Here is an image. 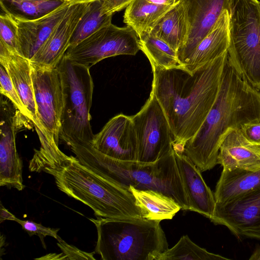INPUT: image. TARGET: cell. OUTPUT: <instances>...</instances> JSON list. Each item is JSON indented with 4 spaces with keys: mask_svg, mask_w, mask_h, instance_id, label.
Listing matches in <instances>:
<instances>
[{
    "mask_svg": "<svg viewBox=\"0 0 260 260\" xmlns=\"http://www.w3.org/2000/svg\"><path fill=\"white\" fill-rule=\"evenodd\" d=\"M228 53L191 75L184 69L151 66V90L162 108L174 138V149L183 153L187 142L199 131L219 90Z\"/></svg>",
    "mask_w": 260,
    "mask_h": 260,
    "instance_id": "1",
    "label": "cell"
},
{
    "mask_svg": "<svg viewBox=\"0 0 260 260\" xmlns=\"http://www.w3.org/2000/svg\"><path fill=\"white\" fill-rule=\"evenodd\" d=\"M243 80L228 60L216 99L197 133L184 146L185 154L201 172L217 165L220 144L230 129L260 122V92Z\"/></svg>",
    "mask_w": 260,
    "mask_h": 260,
    "instance_id": "2",
    "label": "cell"
},
{
    "mask_svg": "<svg viewBox=\"0 0 260 260\" xmlns=\"http://www.w3.org/2000/svg\"><path fill=\"white\" fill-rule=\"evenodd\" d=\"M80 163L103 178L127 187L161 192L189 210L187 196L178 168L174 149L152 163L123 161L110 157L92 144L68 146Z\"/></svg>",
    "mask_w": 260,
    "mask_h": 260,
    "instance_id": "3",
    "label": "cell"
},
{
    "mask_svg": "<svg viewBox=\"0 0 260 260\" xmlns=\"http://www.w3.org/2000/svg\"><path fill=\"white\" fill-rule=\"evenodd\" d=\"M43 172L52 175L57 188L90 208L96 217L141 218V210L127 187L103 178L75 156Z\"/></svg>",
    "mask_w": 260,
    "mask_h": 260,
    "instance_id": "4",
    "label": "cell"
},
{
    "mask_svg": "<svg viewBox=\"0 0 260 260\" xmlns=\"http://www.w3.org/2000/svg\"><path fill=\"white\" fill-rule=\"evenodd\" d=\"M97 231L94 252L102 260H156L168 243L160 221L141 218H90Z\"/></svg>",
    "mask_w": 260,
    "mask_h": 260,
    "instance_id": "5",
    "label": "cell"
},
{
    "mask_svg": "<svg viewBox=\"0 0 260 260\" xmlns=\"http://www.w3.org/2000/svg\"><path fill=\"white\" fill-rule=\"evenodd\" d=\"M61 81L62 109L60 138L67 145L92 144L90 125L93 82L90 68L64 56L56 66Z\"/></svg>",
    "mask_w": 260,
    "mask_h": 260,
    "instance_id": "6",
    "label": "cell"
},
{
    "mask_svg": "<svg viewBox=\"0 0 260 260\" xmlns=\"http://www.w3.org/2000/svg\"><path fill=\"white\" fill-rule=\"evenodd\" d=\"M228 53L239 75L260 90L259 0H232Z\"/></svg>",
    "mask_w": 260,
    "mask_h": 260,
    "instance_id": "7",
    "label": "cell"
},
{
    "mask_svg": "<svg viewBox=\"0 0 260 260\" xmlns=\"http://www.w3.org/2000/svg\"><path fill=\"white\" fill-rule=\"evenodd\" d=\"M140 50L139 38L131 27H118L111 23L69 47L64 56L74 63L90 68L106 58L135 55Z\"/></svg>",
    "mask_w": 260,
    "mask_h": 260,
    "instance_id": "8",
    "label": "cell"
},
{
    "mask_svg": "<svg viewBox=\"0 0 260 260\" xmlns=\"http://www.w3.org/2000/svg\"><path fill=\"white\" fill-rule=\"evenodd\" d=\"M137 139V161L152 163L174 150V138L162 108L153 93L132 116Z\"/></svg>",
    "mask_w": 260,
    "mask_h": 260,
    "instance_id": "9",
    "label": "cell"
},
{
    "mask_svg": "<svg viewBox=\"0 0 260 260\" xmlns=\"http://www.w3.org/2000/svg\"><path fill=\"white\" fill-rule=\"evenodd\" d=\"M0 102V186L19 191L25 188L22 179V161L16 148L17 133L26 127L27 121L7 98Z\"/></svg>",
    "mask_w": 260,
    "mask_h": 260,
    "instance_id": "10",
    "label": "cell"
},
{
    "mask_svg": "<svg viewBox=\"0 0 260 260\" xmlns=\"http://www.w3.org/2000/svg\"><path fill=\"white\" fill-rule=\"evenodd\" d=\"M31 63V75L37 115L47 134L58 144L62 109L61 81L57 68Z\"/></svg>",
    "mask_w": 260,
    "mask_h": 260,
    "instance_id": "11",
    "label": "cell"
},
{
    "mask_svg": "<svg viewBox=\"0 0 260 260\" xmlns=\"http://www.w3.org/2000/svg\"><path fill=\"white\" fill-rule=\"evenodd\" d=\"M215 224L227 227L237 237L260 240V188L223 204H216Z\"/></svg>",
    "mask_w": 260,
    "mask_h": 260,
    "instance_id": "12",
    "label": "cell"
},
{
    "mask_svg": "<svg viewBox=\"0 0 260 260\" xmlns=\"http://www.w3.org/2000/svg\"><path fill=\"white\" fill-rule=\"evenodd\" d=\"M186 19L188 35L183 47L177 52L183 66L199 44L210 31L221 14L231 13L232 0H178Z\"/></svg>",
    "mask_w": 260,
    "mask_h": 260,
    "instance_id": "13",
    "label": "cell"
},
{
    "mask_svg": "<svg viewBox=\"0 0 260 260\" xmlns=\"http://www.w3.org/2000/svg\"><path fill=\"white\" fill-rule=\"evenodd\" d=\"M92 146L102 153L123 161H137V139L132 116L118 114L94 135Z\"/></svg>",
    "mask_w": 260,
    "mask_h": 260,
    "instance_id": "14",
    "label": "cell"
},
{
    "mask_svg": "<svg viewBox=\"0 0 260 260\" xmlns=\"http://www.w3.org/2000/svg\"><path fill=\"white\" fill-rule=\"evenodd\" d=\"M71 3L63 17L30 60L31 63L42 67L56 68L64 56L90 2Z\"/></svg>",
    "mask_w": 260,
    "mask_h": 260,
    "instance_id": "15",
    "label": "cell"
},
{
    "mask_svg": "<svg viewBox=\"0 0 260 260\" xmlns=\"http://www.w3.org/2000/svg\"><path fill=\"white\" fill-rule=\"evenodd\" d=\"M0 64L9 74L36 132L47 133L37 115L30 60L0 40Z\"/></svg>",
    "mask_w": 260,
    "mask_h": 260,
    "instance_id": "16",
    "label": "cell"
},
{
    "mask_svg": "<svg viewBox=\"0 0 260 260\" xmlns=\"http://www.w3.org/2000/svg\"><path fill=\"white\" fill-rule=\"evenodd\" d=\"M71 4L64 1L49 13L34 19L14 15L18 24L19 53L30 60L63 17Z\"/></svg>",
    "mask_w": 260,
    "mask_h": 260,
    "instance_id": "17",
    "label": "cell"
},
{
    "mask_svg": "<svg viewBox=\"0 0 260 260\" xmlns=\"http://www.w3.org/2000/svg\"><path fill=\"white\" fill-rule=\"evenodd\" d=\"M175 155L189 206V210L210 219L216 202L214 194L204 181L201 172L183 153L174 150Z\"/></svg>",
    "mask_w": 260,
    "mask_h": 260,
    "instance_id": "18",
    "label": "cell"
},
{
    "mask_svg": "<svg viewBox=\"0 0 260 260\" xmlns=\"http://www.w3.org/2000/svg\"><path fill=\"white\" fill-rule=\"evenodd\" d=\"M217 164L223 170L260 169V146L249 142L240 129H230L222 141Z\"/></svg>",
    "mask_w": 260,
    "mask_h": 260,
    "instance_id": "19",
    "label": "cell"
},
{
    "mask_svg": "<svg viewBox=\"0 0 260 260\" xmlns=\"http://www.w3.org/2000/svg\"><path fill=\"white\" fill-rule=\"evenodd\" d=\"M230 20V12L225 10L184 63V69L189 74H193L207 63L228 52Z\"/></svg>",
    "mask_w": 260,
    "mask_h": 260,
    "instance_id": "20",
    "label": "cell"
},
{
    "mask_svg": "<svg viewBox=\"0 0 260 260\" xmlns=\"http://www.w3.org/2000/svg\"><path fill=\"white\" fill-rule=\"evenodd\" d=\"M259 188L260 169L222 170L214 194L216 204H223Z\"/></svg>",
    "mask_w": 260,
    "mask_h": 260,
    "instance_id": "21",
    "label": "cell"
},
{
    "mask_svg": "<svg viewBox=\"0 0 260 260\" xmlns=\"http://www.w3.org/2000/svg\"><path fill=\"white\" fill-rule=\"evenodd\" d=\"M128 189L134 196L143 218L161 221L171 219L181 209L170 197L156 190L138 189L132 185Z\"/></svg>",
    "mask_w": 260,
    "mask_h": 260,
    "instance_id": "22",
    "label": "cell"
},
{
    "mask_svg": "<svg viewBox=\"0 0 260 260\" xmlns=\"http://www.w3.org/2000/svg\"><path fill=\"white\" fill-rule=\"evenodd\" d=\"M173 6L155 4L148 0H133L125 8L123 22L131 27L140 38L150 32Z\"/></svg>",
    "mask_w": 260,
    "mask_h": 260,
    "instance_id": "23",
    "label": "cell"
},
{
    "mask_svg": "<svg viewBox=\"0 0 260 260\" xmlns=\"http://www.w3.org/2000/svg\"><path fill=\"white\" fill-rule=\"evenodd\" d=\"M150 33L177 52L183 47L187 40L188 28L183 8L178 1L158 21Z\"/></svg>",
    "mask_w": 260,
    "mask_h": 260,
    "instance_id": "24",
    "label": "cell"
},
{
    "mask_svg": "<svg viewBox=\"0 0 260 260\" xmlns=\"http://www.w3.org/2000/svg\"><path fill=\"white\" fill-rule=\"evenodd\" d=\"M139 45L151 66L161 69H184L177 51L150 32L139 38Z\"/></svg>",
    "mask_w": 260,
    "mask_h": 260,
    "instance_id": "25",
    "label": "cell"
},
{
    "mask_svg": "<svg viewBox=\"0 0 260 260\" xmlns=\"http://www.w3.org/2000/svg\"><path fill=\"white\" fill-rule=\"evenodd\" d=\"M103 1L90 2L72 36L69 47H73L101 28L112 23L113 15H103Z\"/></svg>",
    "mask_w": 260,
    "mask_h": 260,
    "instance_id": "26",
    "label": "cell"
},
{
    "mask_svg": "<svg viewBox=\"0 0 260 260\" xmlns=\"http://www.w3.org/2000/svg\"><path fill=\"white\" fill-rule=\"evenodd\" d=\"M220 260L229 259L208 252L193 242L187 235L183 236L172 248L161 253L156 260Z\"/></svg>",
    "mask_w": 260,
    "mask_h": 260,
    "instance_id": "27",
    "label": "cell"
},
{
    "mask_svg": "<svg viewBox=\"0 0 260 260\" xmlns=\"http://www.w3.org/2000/svg\"><path fill=\"white\" fill-rule=\"evenodd\" d=\"M63 2L62 0H1V7L15 15L34 19L49 13Z\"/></svg>",
    "mask_w": 260,
    "mask_h": 260,
    "instance_id": "28",
    "label": "cell"
},
{
    "mask_svg": "<svg viewBox=\"0 0 260 260\" xmlns=\"http://www.w3.org/2000/svg\"><path fill=\"white\" fill-rule=\"evenodd\" d=\"M0 15V40L19 53L18 24L15 15L2 8Z\"/></svg>",
    "mask_w": 260,
    "mask_h": 260,
    "instance_id": "29",
    "label": "cell"
},
{
    "mask_svg": "<svg viewBox=\"0 0 260 260\" xmlns=\"http://www.w3.org/2000/svg\"><path fill=\"white\" fill-rule=\"evenodd\" d=\"M0 92L28 120L30 116L4 67L0 64Z\"/></svg>",
    "mask_w": 260,
    "mask_h": 260,
    "instance_id": "30",
    "label": "cell"
},
{
    "mask_svg": "<svg viewBox=\"0 0 260 260\" xmlns=\"http://www.w3.org/2000/svg\"><path fill=\"white\" fill-rule=\"evenodd\" d=\"M57 241V245L62 252L49 253L43 256L44 259H96L93 256L94 251L89 253L81 251L75 246L68 244L61 238Z\"/></svg>",
    "mask_w": 260,
    "mask_h": 260,
    "instance_id": "31",
    "label": "cell"
},
{
    "mask_svg": "<svg viewBox=\"0 0 260 260\" xmlns=\"http://www.w3.org/2000/svg\"><path fill=\"white\" fill-rule=\"evenodd\" d=\"M15 221L21 225L22 229L31 237L34 235L38 236L44 249H46V245L45 242V238L47 236L53 237L58 240L60 237L57 233L59 231V228H51L46 227L41 223H38L33 221L23 220L17 217Z\"/></svg>",
    "mask_w": 260,
    "mask_h": 260,
    "instance_id": "32",
    "label": "cell"
},
{
    "mask_svg": "<svg viewBox=\"0 0 260 260\" xmlns=\"http://www.w3.org/2000/svg\"><path fill=\"white\" fill-rule=\"evenodd\" d=\"M240 130L249 142L260 146V122L246 123Z\"/></svg>",
    "mask_w": 260,
    "mask_h": 260,
    "instance_id": "33",
    "label": "cell"
},
{
    "mask_svg": "<svg viewBox=\"0 0 260 260\" xmlns=\"http://www.w3.org/2000/svg\"><path fill=\"white\" fill-rule=\"evenodd\" d=\"M133 0H104L102 14L113 15L125 8Z\"/></svg>",
    "mask_w": 260,
    "mask_h": 260,
    "instance_id": "34",
    "label": "cell"
},
{
    "mask_svg": "<svg viewBox=\"0 0 260 260\" xmlns=\"http://www.w3.org/2000/svg\"><path fill=\"white\" fill-rule=\"evenodd\" d=\"M0 210V223L5 220L15 221L16 217L6 209L2 203H1Z\"/></svg>",
    "mask_w": 260,
    "mask_h": 260,
    "instance_id": "35",
    "label": "cell"
},
{
    "mask_svg": "<svg viewBox=\"0 0 260 260\" xmlns=\"http://www.w3.org/2000/svg\"><path fill=\"white\" fill-rule=\"evenodd\" d=\"M148 1L155 4L166 5V6H173L178 0H148Z\"/></svg>",
    "mask_w": 260,
    "mask_h": 260,
    "instance_id": "36",
    "label": "cell"
},
{
    "mask_svg": "<svg viewBox=\"0 0 260 260\" xmlns=\"http://www.w3.org/2000/svg\"><path fill=\"white\" fill-rule=\"evenodd\" d=\"M250 260H260V246L257 248L249 258Z\"/></svg>",
    "mask_w": 260,
    "mask_h": 260,
    "instance_id": "37",
    "label": "cell"
},
{
    "mask_svg": "<svg viewBox=\"0 0 260 260\" xmlns=\"http://www.w3.org/2000/svg\"><path fill=\"white\" fill-rule=\"evenodd\" d=\"M96 1H104V0H67L72 3H89L92 2Z\"/></svg>",
    "mask_w": 260,
    "mask_h": 260,
    "instance_id": "38",
    "label": "cell"
},
{
    "mask_svg": "<svg viewBox=\"0 0 260 260\" xmlns=\"http://www.w3.org/2000/svg\"><path fill=\"white\" fill-rule=\"evenodd\" d=\"M33 1H50V0H33Z\"/></svg>",
    "mask_w": 260,
    "mask_h": 260,
    "instance_id": "39",
    "label": "cell"
},
{
    "mask_svg": "<svg viewBox=\"0 0 260 260\" xmlns=\"http://www.w3.org/2000/svg\"><path fill=\"white\" fill-rule=\"evenodd\" d=\"M62 1H67V0H62Z\"/></svg>",
    "mask_w": 260,
    "mask_h": 260,
    "instance_id": "40",
    "label": "cell"
}]
</instances>
